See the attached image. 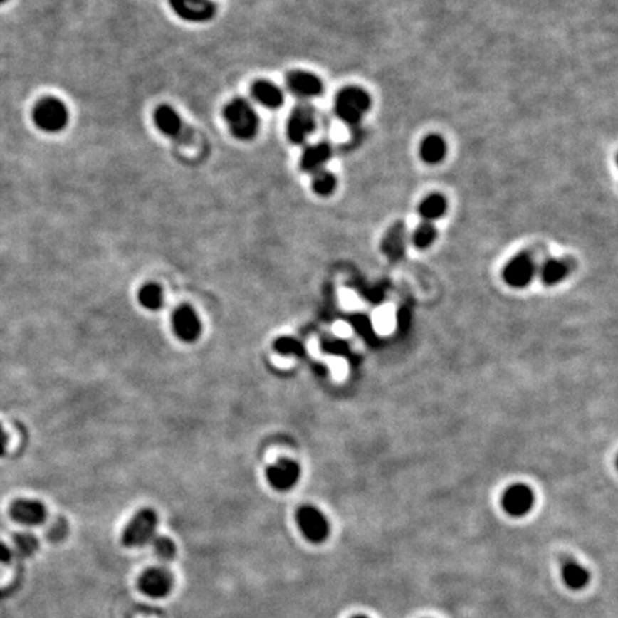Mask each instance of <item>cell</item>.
I'll list each match as a JSON object with an SVG mask.
<instances>
[{"label":"cell","mask_w":618,"mask_h":618,"mask_svg":"<svg viewBox=\"0 0 618 618\" xmlns=\"http://www.w3.org/2000/svg\"><path fill=\"white\" fill-rule=\"evenodd\" d=\"M224 119L231 135L242 142H249L256 137L261 127V119L253 105L242 98L231 99L224 108Z\"/></svg>","instance_id":"obj_1"},{"label":"cell","mask_w":618,"mask_h":618,"mask_svg":"<svg viewBox=\"0 0 618 618\" xmlns=\"http://www.w3.org/2000/svg\"><path fill=\"white\" fill-rule=\"evenodd\" d=\"M371 96L360 86H345L335 98V115L350 126H357L371 109Z\"/></svg>","instance_id":"obj_2"},{"label":"cell","mask_w":618,"mask_h":618,"mask_svg":"<svg viewBox=\"0 0 618 618\" xmlns=\"http://www.w3.org/2000/svg\"><path fill=\"white\" fill-rule=\"evenodd\" d=\"M32 119L38 129L46 133H59L66 129L70 115L63 100L55 96H46L36 102L32 110Z\"/></svg>","instance_id":"obj_3"},{"label":"cell","mask_w":618,"mask_h":618,"mask_svg":"<svg viewBox=\"0 0 618 618\" xmlns=\"http://www.w3.org/2000/svg\"><path fill=\"white\" fill-rule=\"evenodd\" d=\"M158 521V514L150 508L137 511L122 533V544L127 548L146 545L154 538Z\"/></svg>","instance_id":"obj_4"},{"label":"cell","mask_w":618,"mask_h":618,"mask_svg":"<svg viewBox=\"0 0 618 618\" xmlns=\"http://www.w3.org/2000/svg\"><path fill=\"white\" fill-rule=\"evenodd\" d=\"M317 129V112L309 102L298 103L286 120V137L293 145H303Z\"/></svg>","instance_id":"obj_5"},{"label":"cell","mask_w":618,"mask_h":618,"mask_svg":"<svg viewBox=\"0 0 618 618\" xmlns=\"http://www.w3.org/2000/svg\"><path fill=\"white\" fill-rule=\"evenodd\" d=\"M153 122L157 129L167 137L188 145L192 142V132L187 126L179 112L171 105H159L153 112Z\"/></svg>","instance_id":"obj_6"},{"label":"cell","mask_w":618,"mask_h":618,"mask_svg":"<svg viewBox=\"0 0 618 618\" xmlns=\"http://www.w3.org/2000/svg\"><path fill=\"white\" fill-rule=\"evenodd\" d=\"M296 524L302 535L313 544H321L330 535V524L327 518L313 506H302L296 511Z\"/></svg>","instance_id":"obj_7"},{"label":"cell","mask_w":618,"mask_h":618,"mask_svg":"<svg viewBox=\"0 0 618 618\" xmlns=\"http://www.w3.org/2000/svg\"><path fill=\"white\" fill-rule=\"evenodd\" d=\"M285 83L288 90L302 99L303 102H308L309 99H315L324 95V83L323 79H320L317 75L306 72V70H290L285 76Z\"/></svg>","instance_id":"obj_8"},{"label":"cell","mask_w":618,"mask_h":618,"mask_svg":"<svg viewBox=\"0 0 618 618\" xmlns=\"http://www.w3.org/2000/svg\"><path fill=\"white\" fill-rule=\"evenodd\" d=\"M174 14L189 23H206L216 16V5L212 0H169Z\"/></svg>","instance_id":"obj_9"},{"label":"cell","mask_w":618,"mask_h":618,"mask_svg":"<svg viewBox=\"0 0 618 618\" xmlns=\"http://www.w3.org/2000/svg\"><path fill=\"white\" fill-rule=\"evenodd\" d=\"M137 585L150 598H165L174 588V577L165 568L152 567L139 577Z\"/></svg>","instance_id":"obj_10"},{"label":"cell","mask_w":618,"mask_h":618,"mask_svg":"<svg viewBox=\"0 0 618 618\" xmlns=\"http://www.w3.org/2000/svg\"><path fill=\"white\" fill-rule=\"evenodd\" d=\"M172 327L177 337L185 342H194L201 337L202 325L198 314L189 305H179L172 315Z\"/></svg>","instance_id":"obj_11"},{"label":"cell","mask_w":618,"mask_h":618,"mask_svg":"<svg viewBox=\"0 0 618 618\" xmlns=\"http://www.w3.org/2000/svg\"><path fill=\"white\" fill-rule=\"evenodd\" d=\"M300 477V467L295 461L279 459L266 470V478L278 491H288L296 486Z\"/></svg>","instance_id":"obj_12"},{"label":"cell","mask_w":618,"mask_h":618,"mask_svg":"<svg viewBox=\"0 0 618 618\" xmlns=\"http://www.w3.org/2000/svg\"><path fill=\"white\" fill-rule=\"evenodd\" d=\"M332 153H334L332 146L325 140L308 145L302 150L299 168L302 172L311 174V175L321 169H325V165L332 158Z\"/></svg>","instance_id":"obj_13"},{"label":"cell","mask_w":618,"mask_h":618,"mask_svg":"<svg viewBox=\"0 0 618 618\" xmlns=\"http://www.w3.org/2000/svg\"><path fill=\"white\" fill-rule=\"evenodd\" d=\"M535 273V265L528 253L514 256L503 271L504 281L513 288H524Z\"/></svg>","instance_id":"obj_14"},{"label":"cell","mask_w":618,"mask_h":618,"mask_svg":"<svg viewBox=\"0 0 618 618\" xmlns=\"http://www.w3.org/2000/svg\"><path fill=\"white\" fill-rule=\"evenodd\" d=\"M503 508L511 517H523L528 514L534 506V494L524 484L511 486L503 496Z\"/></svg>","instance_id":"obj_15"},{"label":"cell","mask_w":618,"mask_h":618,"mask_svg":"<svg viewBox=\"0 0 618 618\" xmlns=\"http://www.w3.org/2000/svg\"><path fill=\"white\" fill-rule=\"evenodd\" d=\"M9 515L23 525H41L48 517V510L38 500L21 498L11 504Z\"/></svg>","instance_id":"obj_16"},{"label":"cell","mask_w":618,"mask_h":618,"mask_svg":"<svg viewBox=\"0 0 618 618\" xmlns=\"http://www.w3.org/2000/svg\"><path fill=\"white\" fill-rule=\"evenodd\" d=\"M252 99L265 109L276 110L283 106L285 95L282 89L268 79H256L249 88Z\"/></svg>","instance_id":"obj_17"},{"label":"cell","mask_w":618,"mask_h":618,"mask_svg":"<svg viewBox=\"0 0 618 618\" xmlns=\"http://www.w3.org/2000/svg\"><path fill=\"white\" fill-rule=\"evenodd\" d=\"M407 228L404 222H395L387 231L381 242V251L391 261H399L405 255Z\"/></svg>","instance_id":"obj_18"},{"label":"cell","mask_w":618,"mask_h":618,"mask_svg":"<svg viewBox=\"0 0 618 618\" xmlns=\"http://www.w3.org/2000/svg\"><path fill=\"white\" fill-rule=\"evenodd\" d=\"M446 154V143L438 133L426 135L419 143V157L422 162L428 165H436L442 162Z\"/></svg>","instance_id":"obj_19"},{"label":"cell","mask_w":618,"mask_h":618,"mask_svg":"<svg viewBox=\"0 0 618 618\" xmlns=\"http://www.w3.org/2000/svg\"><path fill=\"white\" fill-rule=\"evenodd\" d=\"M446 208H448V202L441 194H429L421 201L418 206V212L425 222H434L441 216H444Z\"/></svg>","instance_id":"obj_20"},{"label":"cell","mask_w":618,"mask_h":618,"mask_svg":"<svg viewBox=\"0 0 618 618\" xmlns=\"http://www.w3.org/2000/svg\"><path fill=\"white\" fill-rule=\"evenodd\" d=\"M561 574H562V580H564L565 585L571 590H581L590 581L588 571L582 565H580L578 562H575L572 560H568L567 562H564Z\"/></svg>","instance_id":"obj_21"},{"label":"cell","mask_w":618,"mask_h":618,"mask_svg":"<svg viewBox=\"0 0 618 618\" xmlns=\"http://www.w3.org/2000/svg\"><path fill=\"white\" fill-rule=\"evenodd\" d=\"M139 302L149 311H159L165 303L164 290L158 283H145L139 290Z\"/></svg>","instance_id":"obj_22"},{"label":"cell","mask_w":618,"mask_h":618,"mask_svg":"<svg viewBox=\"0 0 618 618\" xmlns=\"http://www.w3.org/2000/svg\"><path fill=\"white\" fill-rule=\"evenodd\" d=\"M338 185L337 177L330 172L328 169H321L315 174H313L311 188L318 197H330L335 192Z\"/></svg>","instance_id":"obj_23"},{"label":"cell","mask_w":618,"mask_h":618,"mask_svg":"<svg viewBox=\"0 0 618 618\" xmlns=\"http://www.w3.org/2000/svg\"><path fill=\"white\" fill-rule=\"evenodd\" d=\"M568 273V266L560 259H548L541 268V279L545 285H555L561 282Z\"/></svg>","instance_id":"obj_24"},{"label":"cell","mask_w":618,"mask_h":618,"mask_svg":"<svg viewBox=\"0 0 618 618\" xmlns=\"http://www.w3.org/2000/svg\"><path fill=\"white\" fill-rule=\"evenodd\" d=\"M438 236L436 228L432 225V222H422L417 226V229L412 234V243L418 249H426L429 248Z\"/></svg>","instance_id":"obj_25"},{"label":"cell","mask_w":618,"mask_h":618,"mask_svg":"<svg viewBox=\"0 0 618 618\" xmlns=\"http://www.w3.org/2000/svg\"><path fill=\"white\" fill-rule=\"evenodd\" d=\"M39 548L38 538L31 533H19L14 537V552L19 557H31Z\"/></svg>","instance_id":"obj_26"},{"label":"cell","mask_w":618,"mask_h":618,"mask_svg":"<svg viewBox=\"0 0 618 618\" xmlns=\"http://www.w3.org/2000/svg\"><path fill=\"white\" fill-rule=\"evenodd\" d=\"M273 350L281 355H293V357H303L305 355L303 345L300 342H298L296 340L289 338V337L278 338L273 342Z\"/></svg>","instance_id":"obj_27"},{"label":"cell","mask_w":618,"mask_h":618,"mask_svg":"<svg viewBox=\"0 0 618 618\" xmlns=\"http://www.w3.org/2000/svg\"><path fill=\"white\" fill-rule=\"evenodd\" d=\"M153 548L157 555L164 561H171L177 554V545L175 543L168 537H154L153 540Z\"/></svg>","instance_id":"obj_28"},{"label":"cell","mask_w":618,"mask_h":618,"mask_svg":"<svg viewBox=\"0 0 618 618\" xmlns=\"http://www.w3.org/2000/svg\"><path fill=\"white\" fill-rule=\"evenodd\" d=\"M14 558V550L5 543H0V564H9Z\"/></svg>","instance_id":"obj_29"},{"label":"cell","mask_w":618,"mask_h":618,"mask_svg":"<svg viewBox=\"0 0 618 618\" xmlns=\"http://www.w3.org/2000/svg\"><path fill=\"white\" fill-rule=\"evenodd\" d=\"M8 441H9L8 434L5 432L4 426L0 425V456H4V455L6 454V449H8Z\"/></svg>","instance_id":"obj_30"},{"label":"cell","mask_w":618,"mask_h":618,"mask_svg":"<svg viewBox=\"0 0 618 618\" xmlns=\"http://www.w3.org/2000/svg\"><path fill=\"white\" fill-rule=\"evenodd\" d=\"M352 618H368V617H365V615H357V617H352Z\"/></svg>","instance_id":"obj_31"},{"label":"cell","mask_w":618,"mask_h":618,"mask_svg":"<svg viewBox=\"0 0 618 618\" xmlns=\"http://www.w3.org/2000/svg\"><path fill=\"white\" fill-rule=\"evenodd\" d=\"M6 2H9V0H0V5H4V4H6Z\"/></svg>","instance_id":"obj_32"}]
</instances>
